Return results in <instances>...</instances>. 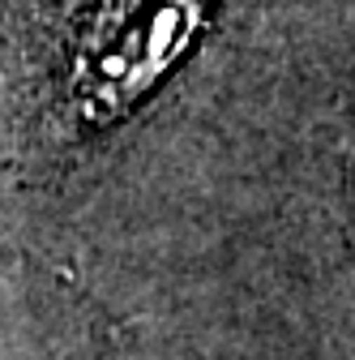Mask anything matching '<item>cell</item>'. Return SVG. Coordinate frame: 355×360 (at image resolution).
<instances>
[{
    "mask_svg": "<svg viewBox=\"0 0 355 360\" xmlns=\"http://www.w3.org/2000/svg\"><path fill=\"white\" fill-rule=\"evenodd\" d=\"M214 0H0V86L56 129L124 116Z\"/></svg>",
    "mask_w": 355,
    "mask_h": 360,
    "instance_id": "cell-1",
    "label": "cell"
}]
</instances>
